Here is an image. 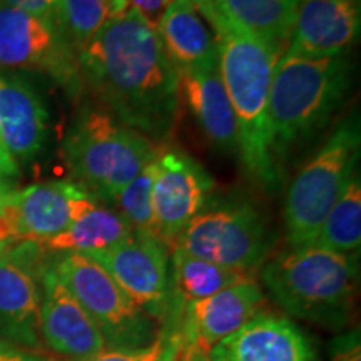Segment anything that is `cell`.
<instances>
[{"label": "cell", "mask_w": 361, "mask_h": 361, "mask_svg": "<svg viewBox=\"0 0 361 361\" xmlns=\"http://www.w3.org/2000/svg\"><path fill=\"white\" fill-rule=\"evenodd\" d=\"M211 361H319L310 338L288 316L259 311L207 351Z\"/></svg>", "instance_id": "15"}, {"label": "cell", "mask_w": 361, "mask_h": 361, "mask_svg": "<svg viewBox=\"0 0 361 361\" xmlns=\"http://www.w3.org/2000/svg\"><path fill=\"white\" fill-rule=\"evenodd\" d=\"M266 296L256 279L243 281L184 308L189 345L209 351L263 311Z\"/></svg>", "instance_id": "17"}, {"label": "cell", "mask_w": 361, "mask_h": 361, "mask_svg": "<svg viewBox=\"0 0 361 361\" xmlns=\"http://www.w3.org/2000/svg\"><path fill=\"white\" fill-rule=\"evenodd\" d=\"M184 361H211L206 351L197 348L196 345H188L184 351Z\"/></svg>", "instance_id": "34"}, {"label": "cell", "mask_w": 361, "mask_h": 361, "mask_svg": "<svg viewBox=\"0 0 361 361\" xmlns=\"http://www.w3.org/2000/svg\"><path fill=\"white\" fill-rule=\"evenodd\" d=\"M173 2L174 0H128V7L137 12L149 25L156 29L162 13Z\"/></svg>", "instance_id": "30"}, {"label": "cell", "mask_w": 361, "mask_h": 361, "mask_svg": "<svg viewBox=\"0 0 361 361\" xmlns=\"http://www.w3.org/2000/svg\"><path fill=\"white\" fill-rule=\"evenodd\" d=\"M274 243L276 236L263 211L247 200L229 197L207 201L178 238L173 250L226 268L258 274Z\"/></svg>", "instance_id": "7"}, {"label": "cell", "mask_w": 361, "mask_h": 361, "mask_svg": "<svg viewBox=\"0 0 361 361\" xmlns=\"http://www.w3.org/2000/svg\"><path fill=\"white\" fill-rule=\"evenodd\" d=\"M331 361H361L360 329H350L331 343Z\"/></svg>", "instance_id": "29"}, {"label": "cell", "mask_w": 361, "mask_h": 361, "mask_svg": "<svg viewBox=\"0 0 361 361\" xmlns=\"http://www.w3.org/2000/svg\"><path fill=\"white\" fill-rule=\"evenodd\" d=\"M79 67L97 106L119 123L164 141L179 111V72L154 27L133 8L117 13L79 54Z\"/></svg>", "instance_id": "1"}, {"label": "cell", "mask_w": 361, "mask_h": 361, "mask_svg": "<svg viewBox=\"0 0 361 361\" xmlns=\"http://www.w3.org/2000/svg\"><path fill=\"white\" fill-rule=\"evenodd\" d=\"M49 112L27 80L0 71V137L17 164H29L47 142Z\"/></svg>", "instance_id": "18"}, {"label": "cell", "mask_w": 361, "mask_h": 361, "mask_svg": "<svg viewBox=\"0 0 361 361\" xmlns=\"http://www.w3.org/2000/svg\"><path fill=\"white\" fill-rule=\"evenodd\" d=\"M178 361H184V355H180V358Z\"/></svg>", "instance_id": "37"}, {"label": "cell", "mask_w": 361, "mask_h": 361, "mask_svg": "<svg viewBox=\"0 0 361 361\" xmlns=\"http://www.w3.org/2000/svg\"><path fill=\"white\" fill-rule=\"evenodd\" d=\"M361 126L358 112L340 121L288 188L283 218L291 247L314 245L326 216L358 171Z\"/></svg>", "instance_id": "6"}, {"label": "cell", "mask_w": 361, "mask_h": 361, "mask_svg": "<svg viewBox=\"0 0 361 361\" xmlns=\"http://www.w3.org/2000/svg\"><path fill=\"white\" fill-rule=\"evenodd\" d=\"M13 191H16V188H13L12 180L0 178V204H2V202L6 201Z\"/></svg>", "instance_id": "35"}, {"label": "cell", "mask_w": 361, "mask_h": 361, "mask_svg": "<svg viewBox=\"0 0 361 361\" xmlns=\"http://www.w3.org/2000/svg\"><path fill=\"white\" fill-rule=\"evenodd\" d=\"M0 361H49L44 356L27 351L0 336Z\"/></svg>", "instance_id": "31"}, {"label": "cell", "mask_w": 361, "mask_h": 361, "mask_svg": "<svg viewBox=\"0 0 361 361\" xmlns=\"http://www.w3.org/2000/svg\"><path fill=\"white\" fill-rule=\"evenodd\" d=\"M156 32L178 72L218 61L214 34L194 0H174L157 22Z\"/></svg>", "instance_id": "20"}, {"label": "cell", "mask_w": 361, "mask_h": 361, "mask_svg": "<svg viewBox=\"0 0 361 361\" xmlns=\"http://www.w3.org/2000/svg\"><path fill=\"white\" fill-rule=\"evenodd\" d=\"M353 85L350 52L336 56H298L284 52L273 71L268 104L269 149L274 164L329 124Z\"/></svg>", "instance_id": "3"}, {"label": "cell", "mask_w": 361, "mask_h": 361, "mask_svg": "<svg viewBox=\"0 0 361 361\" xmlns=\"http://www.w3.org/2000/svg\"><path fill=\"white\" fill-rule=\"evenodd\" d=\"M316 246L340 252V255L360 256L361 246V179L360 173L350 180L345 192L331 207L324 219Z\"/></svg>", "instance_id": "24"}, {"label": "cell", "mask_w": 361, "mask_h": 361, "mask_svg": "<svg viewBox=\"0 0 361 361\" xmlns=\"http://www.w3.org/2000/svg\"><path fill=\"white\" fill-rule=\"evenodd\" d=\"M213 189L211 174L186 152H159L151 202L154 236L168 250H173L188 224L201 213Z\"/></svg>", "instance_id": "10"}, {"label": "cell", "mask_w": 361, "mask_h": 361, "mask_svg": "<svg viewBox=\"0 0 361 361\" xmlns=\"http://www.w3.org/2000/svg\"><path fill=\"white\" fill-rule=\"evenodd\" d=\"M44 250L22 241L0 255V335L24 348L40 345Z\"/></svg>", "instance_id": "11"}, {"label": "cell", "mask_w": 361, "mask_h": 361, "mask_svg": "<svg viewBox=\"0 0 361 361\" xmlns=\"http://www.w3.org/2000/svg\"><path fill=\"white\" fill-rule=\"evenodd\" d=\"M0 7L32 13L61 29V0H0Z\"/></svg>", "instance_id": "28"}, {"label": "cell", "mask_w": 361, "mask_h": 361, "mask_svg": "<svg viewBox=\"0 0 361 361\" xmlns=\"http://www.w3.org/2000/svg\"><path fill=\"white\" fill-rule=\"evenodd\" d=\"M0 178L12 180V183L20 178V166L8 154V151L2 142V137H0Z\"/></svg>", "instance_id": "32"}, {"label": "cell", "mask_w": 361, "mask_h": 361, "mask_svg": "<svg viewBox=\"0 0 361 361\" xmlns=\"http://www.w3.org/2000/svg\"><path fill=\"white\" fill-rule=\"evenodd\" d=\"M133 234V228L117 211L96 206L64 231L39 245L44 251L61 252V255L66 252L87 255V252L121 245Z\"/></svg>", "instance_id": "23"}, {"label": "cell", "mask_w": 361, "mask_h": 361, "mask_svg": "<svg viewBox=\"0 0 361 361\" xmlns=\"http://www.w3.org/2000/svg\"><path fill=\"white\" fill-rule=\"evenodd\" d=\"M0 67L42 72L72 97L84 89L79 56L64 32L17 8L0 7Z\"/></svg>", "instance_id": "9"}, {"label": "cell", "mask_w": 361, "mask_h": 361, "mask_svg": "<svg viewBox=\"0 0 361 361\" xmlns=\"http://www.w3.org/2000/svg\"><path fill=\"white\" fill-rule=\"evenodd\" d=\"M191 111L207 141L221 152L238 154V124L226 94L218 61L179 72V97Z\"/></svg>", "instance_id": "19"}, {"label": "cell", "mask_w": 361, "mask_h": 361, "mask_svg": "<svg viewBox=\"0 0 361 361\" xmlns=\"http://www.w3.org/2000/svg\"><path fill=\"white\" fill-rule=\"evenodd\" d=\"M184 346L176 336H157L152 345L137 350H104L80 361H178Z\"/></svg>", "instance_id": "27"}, {"label": "cell", "mask_w": 361, "mask_h": 361, "mask_svg": "<svg viewBox=\"0 0 361 361\" xmlns=\"http://www.w3.org/2000/svg\"><path fill=\"white\" fill-rule=\"evenodd\" d=\"M13 241H17V238L13 236V231L7 221L0 216V255L6 252L13 245Z\"/></svg>", "instance_id": "33"}, {"label": "cell", "mask_w": 361, "mask_h": 361, "mask_svg": "<svg viewBox=\"0 0 361 361\" xmlns=\"http://www.w3.org/2000/svg\"><path fill=\"white\" fill-rule=\"evenodd\" d=\"M226 20L268 45L279 57L286 52L303 0H207Z\"/></svg>", "instance_id": "21"}, {"label": "cell", "mask_w": 361, "mask_h": 361, "mask_svg": "<svg viewBox=\"0 0 361 361\" xmlns=\"http://www.w3.org/2000/svg\"><path fill=\"white\" fill-rule=\"evenodd\" d=\"M216 39L219 74L238 124L243 168L266 191H276L281 173L269 149L268 104L279 56L226 20L207 0H194Z\"/></svg>", "instance_id": "2"}, {"label": "cell", "mask_w": 361, "mask_h": 361, "mask_svg": "<svg viewBox=\"0 0 361 361\" xmlns=\"http://www.w3.org/2000/svg\"><path fill=\"white\" fill-rule=\"evenodd\" d=\"M40 284V336L45 345L72 361L90 358L106 350L96 323L59 279L52 264H45Z\"/></svg>", "instance_id": "14"}, {"label": "cell", "mask_w": 361, "mask_h": 361, "mask_svg": "<svg viewBox=\"0 0 361 361\" xmlns=\"http://www.w3.org/2000/svg\"><path fill=\"white\" fill-rule=\"evenodd\" d=\"M111 4H112V8H114L116 16H117V13H123L126 8H129L128 7V0H111Z\"/></svg>", "instance_id": "36"}, {"label": "cell", "mask_w": 361, "mask_h": 361, "mask_svg": "<svg viewBox=\"0 0 361 361\" xmlns=\"http://www.w3.org/2000/svg\"><path fill=\"white\" fill-rule=\"evenodd\" d=\"M52 268L96 323L106 350H137L156 341L154 319L92 258L66 252L54 261Z\"/></svg>", "instance_id": "8"}, {"label": "cell", "mask_w": 361, "mask_h": 361, "mask_svg": "<svg viewBox=\"0 0 361 361\" xmlns=\"http://www.w3.org/2000/svg\"><path fill=\"white\" fill-rule=\"evenodd\" d=\"M62 154L75 183L96 200L111 201L159 151L146 135L119 123L97 104H89L72 123Z\"/></svg>", "instance_id": "5"}, {"label": "cell", "mask_w": 361, "mask_h": 361, "mask_svg": "<svg viewBox=\"0 0 361 361\" xmlns=\"http://www.w3.org/2000/svg\"><path fill=\"white\" fill-rule=\"evenodd\" d=\"M169 273V305L179 311L194 301L204 300L216 293L243 281L256 279V273L226 268L211 261L196 258L180 250H173Z\"/></svg>", "instance_id": "22"}, {"label": "cell", "mask_w": 361, "mask_h": 361, "mask_svg": "<svg viewBox=\"0 0 361 361\" xmlns=\"http://www.w3.org/2000/svg\"><path fill=\"white\" fill-rule=\"evenodd\" d=\"M360 32L361 0H303L286 52L311 57L346 54Z\"/></svg>", "instance_id": "16"}, {"label": "cell", "mask_w": 361, "mask_h": 361, "mask_svg": "<svg viewBox=\"0 0 361 361\" xmlns=\"http://www.w3.org/2000/svg\"><path fill=\"white\" fill-rule=\"evenodd\" d=\"M96 206V197L80 184L54 180L13 191L0 204V216L17 239L42 243L64 231Z\"/></svg>", "instance_id": "13"}, {"label": "cell", "mask_w": 361, "mask_h": 361, "mask_svg": "<svg viewBox=\"0 0 361 361\" xmlns=\"http://www.w3.org/2000/svg\"><path fill=\"white\" fill-rule=\"evenodd\" d=\"M85 256L101 264L152 319L168 313L169 250L156 236L134 233L121 245Z\"/></svg>", "instance_id": "12"}, {"label": "cell", "mask_w": 361, "mask_h": 361, "mask_svg": "<svg viewBox=\"0 0 361 361\" xmlns=\"http://www.w3.org/2000/svg\"><path fill=\"white\" fill-rule=\"evenodd\" d=\"M156 159L111 197L112 204L117 206V213L128 221L133 231L137 234H149V236H154L151 192L156 174Z\"/></svg>", "instance_id": "26"}, {"label": "cell", "mask_w": 361, "mask_h": 361, "mask_svg": "<svg viewBox=\"0 0 361 361\" xmlns=\"http://www.w3.org/2000/svg\"><path fill=\"white\" fill-rule=\"evenodd\" d=\"M114 16L111 0H61V29L78 56Z\"/></svg>", "instance_id": "25"}, {"label": "cell", "mask_w": 361, "mask_h": 361, "mask_svg": "<svg viewBox=\"0 0 361 361\" xmlns=\"http://www.w3.org/2000/svg\"><path fill=\"white\" fill-rule=\"evenodd\" d=\"M358 279V256L316 245L291 247L266 261L261 269L264 288L286 313L328 328H341L348 322Z\"/></svg>", "instance_id": "4"}]
</instances>
